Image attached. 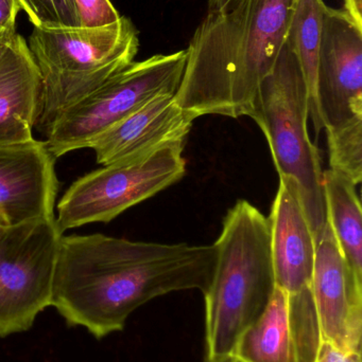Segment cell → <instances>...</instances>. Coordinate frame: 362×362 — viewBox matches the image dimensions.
<instances>
[{
	"label": "cell",
	"mask_w": 362,
	"mask_h": 362,
	"mask_svg": "<svg viewBox=\"0 0 362 362\" xmlns=\"http://www.w3.org/2000/svg\"><path fill=\"white\" fill-rule=\"evenodd\" d=\"M216 262L214 245L62 235L51 306L70 327L101 339L123 331L130 315L155 298L191 289L205 293Z\"/></svg>",
	"instance_id": "1"
},
{
	"label": "cell",
	"mask_w": 362,
	"mask_h": 362,
	"mask_svg": "<svg viewBox=\"0 0 362 362\" xmlns=\"http://www.w3.org/2000/svg\"><path fill=\"white\" fill-rule=\"evenodd\" d=\"M298 0H233L208 13L189 42L174 95L193 117H250L259 86L274 69Z\"/></svg>",
	"instance_id": "2"
},
{
	"label": "cell",
	"mask_w": 362,
	"mask_h": 362,
	"mask_svg": "<svg viewBox=\"0 0 362 362\" xmlns=\"http://www.w3.org/2000/svg\"><path fill=\"white\" fill-rule=\"evenodd\" d=\"M214 276L205 301V359L231 358L239 336L265 310L276 289L268 217L238 200L214 243Z\"/></svg>",
	"instance_id": "3"
},
{
	"label": "cell",
	"mask_w": 362,
	"mask_h": 362,
	"mask_svg": "<svg viewBox=\"0 0 362 362\" xmlns=\"http://www.w3.org/2000/svg\"><path fill=\"white\" fill-rule=\"evenodd\" d=\"M27 42L42 83L35 129L45 137L64 110L131 65L140 49L125 16L103 27H33Z\"/></svg>",
	"instance_id": "4"
},
{
	"label": "cell",
	"mask_w": 362,
	"mask_h": 362,
	"mask_svg": "<svg viewBox=\"0 0 362 362\" xmlns=\"http://www.w3.org/2000/svg\"><path fill=\"white\" fill-rule=\"evenodd\" d=\"M250 118L263 131L280 177H290L297 183L316 238L327 221L323 170L318 148L308 134L305 78L286 42L274 69L259 86Z\"/></svg>",
	"instance_id": "5"
},
{
	"label": "cell",
	"mask_w": 362,
	"mask_h": 362,
	"mask_svg": "<svg viewBox=\"0 0 362 362\" xmlns=\"http://www.w3.org/2000/svg\"><path fill=\"white\" fill-rule=\"evenodd\" d=\"M187 51L157 54L131 65L64 110L46 136L55 157L89 148L102 134L159 95H176Z\"/></svg>",
	"instance_id": "6"
},
{
	"label": "cell",
	"mask_w": 362,
	"mask_h": 362,
	"mask_svg": "<svg viewBox=\"0 0 362 362\" xmlns=\"http://www.w3.org/2000/svg\"><path fill=\"white\" fill-rule=\"evenodd\" d=\"M185 141L171 142L137 158L106 165L74 181L57 204V228L108 223L182 180Z\"/></svg>",
	"instance_id": "7"
},
{
	"label": "cell",
	"mask_w": 362,
	"mask_h": 362,
	"mask_svg": "<svg viewBox=\"0 0 362 362\" xmlns=\"http://www.w3.org/2000/svg\"><path fill=\"white\" fill-rule=\"evenodd\" d=\"M62 235L55 216L6 228L0 236V338L29 331L51 306Z\"/></svg>",
	"instance_id": "8"
},
{
	"label": "cell",
	"mask_w": 362,
	"mask_h": 362,
	"mask_svg": "<svg viewBox=\"0 0 362 362\" xmlns=\"http://www.w3.org/2000/svg\"><path fill=\"white\" fill-rule=\"evenodd\" d=\"M316 101L327 133L362 120V28L344 10L329 6L322 21Z\"/></svg>",
	"instance_id": "9"
},
{
	"label": "cell",
	"mask_w": 362,
	"mask_h": 362,
	"mask_svg": "<svg viewBox=\"0 0 362 362\" xmlns=\"http://www.w3.org/2000/svg\"><path fill=\"white\" fill-rule=\"evenodd\" d=\"M315 249L310 287L321 340L361 353L362 284L349 270L329 219L315 238Z\"/></svg>",
	"instance_id": "10"
},
{
	"label": "cell",
	"mask_w": 362,
	"mask_h": 362,
	"mask_svg": "<svg viewBox=\"0 0 362 362\" xmlns=\"http://www.w3.org/2000/svg\"><path fill=\"white\" fill-rule=\"evenodd\" d=\"M46 142L0 146V225L55 217L59 181Z\"/></svg>",
	"instance_id": "11"
},
{
	"label": "cell",
	"mask_w": 362,
	"mask_h": 362,
	"mask_svg": "<svg viewBox=\"0 0 362 362\" xmlns=\"http://www.w3.org/2000/svg\"><path fill=\"white\" fill-rule=\"evenodd\" d=\"M195 119L179 107L174 95H163L100 135L89 148L99 165L125 163L171 142L185 141Z\"/></svg>",
	"instance_id": "12"
},
{
	"label": "cell",
	"mask_w": 362,
	"mask_h": 362,
	"mask_svg": "<svg viewBox=\"0 0 362 362\" xmlns=\"http://www.w3.org/2000/svg\"><path fill=\"white\" fill-rule=\"evenodd\" d=\"M268 221L276 286L289 296L307 291L314 269L315 236L299 187L290 177H280Z\"/></svg>",
	"instance_id": "13"
},
{
	"label": "cell",
	"mask_w": 362,
	"mask_h": 362,
	"mask_svg": "<svg viewBox=\"0 0 362 362\" xmlns=\"http://www.w3.org/2000/svg\"><path fill=\"white\" fill-rule=\"evenodd\" d=\"M40 93L38 66L27 40L17 33L0 59V146L34 139Z\"/></svg>",
	"instance_id": "14"
},
{
	"label": "cell",
	"mask_w": 362,
	"mask_h": 362,
	"mask_svg": "<svg viewBox=\"0 0 362 362\" xmlns=\"http://www.w3.org/2000/svg\"><path fill=\"white\" fill-rule=\"evenodd\" d=\"M232 358L237 362H299L286 291L276 286L261 316L238 338Z\"/></svg>",
	"instance_id": "15"
},
{
	"label": "cell",
	"mask_w": 362,
	"mask_h": 362,
	"mask_svg": "<svg viewBox=\"0 0 362 362\" xmlns=\"http://www.w3.org/2000/svg\"><path fill=\"white\" fill-rule=\"evenodd\" d=\"M327 219L346 266L362 284V211L356 185L333 170L323 171Z\"/></svg>",
	"instance_id": "16"
},
{
	"label": "cell",
	"mask_w": 362,
	"mask_h": 362,
	"mask_svg": "<svg viewBox=\"0 0 362 362\" xmlns=\"http://www.w3.org/2000/svg\"><path fill=\"white\" fill-rule=\"evenodd\" d=\"M327 6L324 0H298L287 33L290 47L301 66L310 99V117L317 135L322 131L316 101V78L322 21Z\"/></svg>",
	"instance_id": "17"
},
{
	"label": "cell",
	"mask_w": 362,
	"mask_h": 362,
	"mask_svg": "<svg viewBox=\"0 0 362 362\" xmlns=\"http://www.w3.org/2000/svg\"><path fill=\"white\" fill-rule=\"evenodd\" d=\"M331 170L346 176L355 185L362 180V120L327 132Z\"/></svg>",
	"instance_id": "18"
},
{
	"label": "cell",
	"mask_w": 362,
	"mask_h": 362,
	"mask_svg": "<svg viewBox=\"0 0 362 362\" xmlns=\"http://www.w3.org/2000/svg\"><path fill=\"white\" fill-rule=\"evenodd\" d=\"M35 28H74L79 25L74 0H17Z\"/></svg>",
	"instance_id": "19"
},
{
	"label": "cell",
	"mask_w": 362,
	"mask_h": 362,
	"mask_svg": "<svg viewBox=\"0 0 362 362\" xmlns=\"http://www.w3.org/2000/svg\"><path fill=\"white\" fill-rule=\"evenodd\" d=\"M79 25L82 28L103 27L120 19L111 0H74Z\"/></svg>",
	"instance_id": "20"
},
{
	"label": "cell",
	"mask_w": 362,
	"mask_h": 362,
	"mask_svg": "<svg viewBox=\"0 0 362 362\" xmlns=\"http://www.w3.org/2000/svg\"><path fill=\"white\" fill-rule=\"evenodd\" d=\"M315 362H361V353L349 352L322 341Z\"/></svg>",
	"instance_id": "21"
},
{
	"label": "cell",
	"mask_w": 362,
	"mask_h": 362,
	"mask_svg": "<svg viewBox=\"0 0 362 362\" xmlns=\"http://www.w3.org/2000/svg\"><path fill=\"white\" fill-rule=\"evenodd\" d=\"M21 11L17 0H0V33L16 32V19Z\"/></svg>",
	"instance_id": "22"
},
{
	"label": "cell",
	"mask_w": 362,
	"mask_h": 362,
	"mask_svg": "<svg viewBox=\"0 0 362 362\" xmlns=\"http://www.w3.org/2000/svg\"><path fill=\"white\" fill-rule=\"evenodd\" d=\"M344 11L362 28V0H344Z\"/></svg>",
	"instance_id": "23"
},
{
	"label": "cell",
	"mask_w": 362,
	"mask_h": 362,
	"mask_svg": "<svg viewBox=\"0 0 362 362\" xmlns=\"http://www.w3.org/2000/svg\"><path fill=\"white\" fill-rule=\"evenodd\" d=\"M16 34V32L15 33H12V32H1L0 33V59H2L4 53L8 50L13 38H14Z\"/></svg>",
	"instance_id": "24"
},
{
	"label": "cell",
	"mask_w": 362,
	"mask_h": 362,
	"mask_svg": "<svg viewBox=\"0 0 362 362\" xmlns=\"http://www.w3.org/2000/svg\"><path fill=\"white\" fill-rule=\"evenodd\" d=\"M233 0H208V13H219L225 11Z\"/></svg>",
	"instance_id": "25"
},
{
	"label": "cell",
	"mask_w": 362,
	"mask_h": 362,
	"mask_svg": "<svg viewBox=\"0 0 362 362\" xmlns=\"http://www.w3.org/2000/svg\"><path fill=\"white\" fill-rule=\"evenodd\" d=\"M220 362H237L235 361V359L234 358H227V359H225V361H220Z\"/></svg>",
	"instance_id": "26"
},
{
	"label": "cell",
	"mask_w": 362,
	"mask_h": 362,
	"mask_svg": "<svg viewBox=\"0 0 362 362\" xmlns=\"http://www.w3.org/2000/svg\"><path fill=\"white\" fill-rule=\"evenodd\" d=\"M4 230H6V228L2 227V226L0 225V236L2 235V233H4Z\"/></svg>",
	"instance_id": "27"
}]
</instances>
